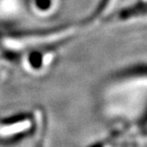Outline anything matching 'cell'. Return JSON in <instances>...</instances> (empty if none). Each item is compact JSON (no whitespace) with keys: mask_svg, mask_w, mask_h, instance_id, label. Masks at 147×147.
<instances>
[{"mask_svg":"<svg viewBox=\"0 0 147 147\" xmlns=\"http://www.w3.org/2000/svg\"><path fill=\"white\" fill-rule=\"evenodd\" d=\"M145 2L140 1L136 4L129 6V7L122 9L119 13V18L121 20H127L134 18L136 16H145Z\"/></svg>","mask_w":147,"mask_h":147,"instance_id":"cell-1","label":"cell"},{"mask_svg":"<svg viewBox=\"0 0 147 147\" xmlns=\"http://www.w3.org/2000/svg\"><path fill=\"white\" fill-rule=\"evenodd\" d=\"M114 0H99L98 5H96V9L92 11V13L90 14L88 18L85 19V23L89 24V23L94 22L95 20L100 18V17L103 16V13L108 10L109 6L111 5V3L113 2Z\"/></svg>","mask_w":147,"mask_h":147,"instance_id":"cell-2","label":"cell"},{"mask_svg":"<svg viewBox=\"0 0 147 147\" xmlns=\"http://www.w3.org/2000/svg\"><path fill=\"white\" fill-rule=\"evenodd\" d=\"M36 5L38 8L47 9L50 7V0H36Z\"/></svg>","mask_w":147,"mask_h":147,"instance_id":"cell-3","label":"cell"},{"mask_svg":"<svg viewBox=\"0 0 147 147\" xmlns=\"http://www.w3.org/2000/svg\"><path fill=\"white\" fill-rule=\"evenodd\" d=\"M38 144H39V145H38V147H43V146H42V142H40L39 143H38Z\"/></svg>","mask_w":147,"mask_h":147,"instance_id":"cell-4","label":"cell"}]
</instances>
